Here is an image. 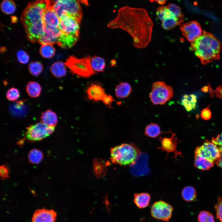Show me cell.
<instances>
[{"instance_id":"obj_1","label":"cell","mask_w":222,"mask_h":222,"mask_svg":"<svg viewBox=\"0 0 222 222\" xmlns=\"http://www.w3.org/2000/svg\"><path fill=\"white\" fill-rule=\"evenodd\" d=\"M153 26L145 9L125 6L118 10L117 16L109 23L107 27L125 31L132 37L134 46L143 48L150 42Z\"/></svg>"},{"instance_id":"obj_2","label":"cell","mask_w":222,"mask_h":222,"mask_svg":"<svg viewBox=\"0 0 222 222\" xmlns=\"http://www.w3.org/2000/svg\"><path fill=\"white\" fill-rule=\"evenodd\" d=\"M48 0L30 2L23 11L21 20L27 38L32 42H38L44 31L43 14L48 6Z\"/></svg>"},{"instance_id":"obj_3","label":"cell","mask_w":222,"mask_h":222,"mask_svg":"<svg viewBox=\"0 0 222 222\" xmlns=\"http://www.w3.org/2000/svg\"><path fill=\"white\" fill-rule=\"evenodd\" d=\"M191 49L201 62L205 64L219 57L221 44L212 34L204 32L191 43Z\"/></svg>"},{"instance_id":"obj_4","label":"cell","mask_w":222,"mask_h":222,"mask_svg":"<svg viewBox=\"0 0 222 222\" xmlns=\"http://www.w3.org/2000/svg\"><path fill=\"white\" fill-rule=\"evenodd\" d=\"M59 28L63 34L60 39V46L68 49L75 45L79 38L80 23L73 16L69 14L60 18Z\"/></svg>"},{"instance_id":"obj_5","label":"cell","mask_w":222,"mask_h":222,"mask_svg":"<svg viewBox=\"0 0 222 222\" xmlns=\"http://www.w3.org/2000/svg\"><path fill=\"white\" fill-rule=\"evenodd\" d=\"M111 159L113 163L122 166L135 164L140 154L139 149L133 143H123L111 150Z\"/></svg>"},{"instance_id":"obj_6","label":"cell","mask_w":222,"mask_h":222,"mask_svg":"<svg viewBox=\"0 0 222 222\" xmlns=\"http://www.w3.org/2000/svg\"><path fill=\"white\" fill-rule=\"evenodd\" d=\"M91 58L89 56L82 59L71 56L67 59L65 64L79 77L88 78L95 73L91 66Z\"/></svg>"},{"instance_id":"obj_7","label":"cell","mask_w":222,"mask_h":222,"mask_svg":"<svg viewBox=\"0 0 222 222\" xmlns=\"http://www.w3.org/2000/svg\"><path fill=\"white\" fill-rule=\"evenodd\" d=\"M52 8L59 18L62 15L68 14L73 16L81 23L83 16V12L79 1H54Z\"/></svg>"},{"instance_id":"obj_8","label":"cell","mask_w":222,"mask_h":222,"mask_svg":"<svg viewBox=\"0 0 222 222\" xmlns=\"http://www.w3.org/2000/svg\"><path fill=\"white\" fill-rule=\"evenodd\" d=\"M173 88L162 81L154 83L149 97L154 105H163L173 97Z\"/></svg>"},{"instance_id":"obj_9","label":"cell","mask_w":222,"mask_h":222,"mask_svg":"<svg viewBox=\"0 0 222 222\" xmlns=\"http://www.w3.org/2000/svg\"><path fill=\"white\" fill-rule=\"evenodd\" d=\"M54 130L55 127L39 122L27 128L26 137L30 141L40 140L50 135Z\"/></svg>"},{"instance_id":"obj_10","label":"cell","mask_w":222,"mask_h":222,"mask_svg":"<svg viewBox=\"0 0 222 222\" xmlns=\"http://www.w3.org/2000/svg\"><path fill=\"white\" fill-rule=\"evenodd\" d=\"M173 209L172 205L164 201L159 200L153 204L150 213L155 219L167 221L171 217Z\"/></svg>"},{"instance_id":"obj_11","label":"cell","mask_w":222,"mask_h":222,"mask_svg":"<svg viewBox=\"0 0 222 222\" xmlns=\"http://www.w3.org/2000/svg\"><path fill=\"white\" fill-rule=\"evenodd\" d=\"M195 154L202 156L214 163H215L220 156L217 145L212 141L208 140L205 141L202 145L196 148Z\"/></svg>"},{"instance_id":"obj_12","label":"cell","mask_w":222,"mask_h":222,"mask_svg":"<svg viewBox=\"0 0 222 222\" xmlns=\"http://www.w3.org/2000/svg\"><path fill=\"white\" fill-rule=\"evenodd\" d=\"M183 35L189 41L192 42L203 33L199 24L195 21L185 23L180 27Z\"/></svg>"},{"instance_id":"obj_13","label":"cell","mask_w":222,"mask_h":222,"mask_svg":"<svg viewBox=\"0 0 222 222\" xmlns=\"http://www.w3.org/2000/svg\"><path fill=\"white\" fill-rule=\"evenodd\" d=\"M172 133V135L170 138L162 137L159 138V141L161 144V146L158 147V149H161L162 151H165L167 153V157L168 154L169 153L173 152L175 153V158L176 160L177 156L180 155L183 157L181 153L178 151L177 150V144L178 143V139L175 137L176 134Z\"/></svg>"},{"instance_id":"obj_14","label":"cell","mask_w":222,"mask_h":222,"mask_svg":"<svg viewBox=\"0 0 222 222\" xmlns=\"http://www.w3.org/2000/svg\"><path fill=\"white\" fill-rule=\"evenodd\" d=\"M62 34L59 27L48 28L44 27L43 33L40 37L38 42L42 45L58 44Z\"/></svg>"},{"instance_id":"obj_15","label":"cell","mask_w":222,"mask_h":222,"mask_svg":"<svg viewBox=\"0 0 222 222\" xmlns=\"http://www.w3.org/2000/svg\"><path fill=\"white\" fill-rule=\"evenodd\" d=\"M43 18L44 27L49 28L59 27L60 18L54 12L49 0L48 6L43 12Z\"/></svg>"},{"instance_id":"obj_16","label":"cell","mask_w":222,"mask_h":222,"mask_svg":"<svg viewBox=\"0 0 222 222\" xmlns=\"http://www.w3.org/2000/svg\"><path fill=\"white\" fill-rule=\"evenodd\" d=\"M56 215L52 209H37L33 214L31 222H55Z\"/></svg>"},{"instance_id":"obj_17","label":"cell","mask_w":222,"mask_h":222,"mask_svg":"<svg viewBox=\"0 0 222 222\" xmlns=\"http://www.w3.org/2000/svg\"><path fill=\"white\" fill-rule=\"evenodd\" d=\"M88 98L96 101H102L105 94L104 88L100 86L92 84L87 90Z\"/></svg>"},{"instance_id":"obj_18","label":"cell","mask_w":222,"mask_h":222,"mask_svg":"<svg viewBox=\"0 0 222 222\" xmlns=\"http://www.w3.org/2000/svg\"><path fill=\"white\" fill-rule=\"evenodd\" d=\"M150 201V196L147 193L142 192L134 195V202L138 208L142 209L148 206Z\"/></svg>"},{"instance_id":"obj_19","label":"cell","mask_w":222,"mask_h":222,"mask_svg":"<svg viewBox=\"0 0 222 222\" xmlns=\"http://www.w3.org/2000/svg\"><path fill=\"white\" fill-rule=\"evenodd\" d=\"M40 119L42 122L49 126L55 127L58 122L56 114L50 109L42 113Z\"/></svg>"},{"instance_id":"obj_20","label":"cell","mask_w":222,"mask_h":222,"mask_svg":"<svg viewBox=\"0 0 222 222\" xmlns=\"http://www.w3.org/2000/svg\"><path fill=\"white\" fill-rule=\"evenodd\" d=\"M197 101V97L195 94H185L183 97L181 104L187 111L190 112L195 108Z\"/></svg>"},{"instance_id":"obj_21","label":"cell","mask_w":222,"mask_h":222,"mask_svg":"<svg viewBox=\"0 0 222 222\" xmlns=\"http://www.w3.org/2000/svg\"><path fill=\"white\" fill-rule=\"evenodd\" d=\"M194 165L199 169L205 171L208 170L212 167L214 162L208 160L202 156L195 154Z\"/></svg>"},{"instance_id":"obj_22","label":"cell","mask_w":222,"mask_h":222,"mask_svg":"<svg viewBox=\"0 0 222 222\" xmlns=\"http://www.w3.org/2000/svg\"><path fill=\"white\" fill-rule=\"evenodd\" d=\"M65 64L62 61L57 62L53 64L50 68L52 74L57 78L64 76L67 72Z\"/></svg>"},{"instance_id":"obj_23","label":"cell","mask_w":222,"mask_h":222,"mask_svg":"<svg viewBox=\"0 0 222 222\" xmlns=\"http://www.w3.org/2000/svg\"><path fill=\"white\" fill-rule=\"evenodd\" d=\"M131 91L130 85L125 82L121 83L116 86L115 92L117 97L122 98L128 96Z\"/></svg>"},{"instance_id":"obj_24","label":"cell","mask_w":222,"mask_h":222,"mask_svg":"<svg viewBox=\"0 0 222 222\" xmlns=\"http://www.w3.org/2000/svg\"><path fill=\"white\" fill-rule=\"evenodd\" d=\"M26 91L28 95L31 97H37L40 95L41 87L37 82L31 81L29 82L26 87Z\"/></svg>"},{"instance_id":"obj_25","label":"cell","mask_w":222,"mask_h":222,"mask_svg":"<svg viewBox=\"0 0 222 222\" xmlns=\"http://www.w3.org/2000/svg\"><path fill=\"white\" fill-rule=\"evenodd\" d=\"M181 195L184 201L187 202H191L195 199L196 197L197 193L194 187L187 186L182 189Z\"/></svg>"},{"instance_id":"obj_26","label":"cell","mask_w":222,"mask_h":222,"mask_svg":"<svg viewBox=\"0 0 222 222\" xmlns=\"http://www.w3.org/2000/svg\"><path fill=\"white\" fill-rule=\"evenodd\" d=\"M166 6L176 19L179 25L183 22L184 16L180 7L176 4L172 3L169 4Z\"/></svg>"},{"instance_id":"obj_27","label":"cell","mask_w":222,"mask_h":222,"mask_svg":"<svg viewBox=\"0 0 222 222\" xmlns=\"http://www.w3.org/2000/svg\"><path fill=\"white\" fill-rule=\"evenodd\" d=\"M161 132L159 126L155 123L148 125L145 129V135L151 138H155L159 136Z\"/></svg>"},{"instance_id":"obj_28","label":"cell","mask_w":222,"mask_h":222,"mask_svg":"<svg viewBox=\"0 0 222 222\" xmlns=\"http://www.w3.org/2000/svg\"><path fill=\"white\" fill-rule=\"evenodd\" d=\"M91 65L95 72H103L105 67V61L100 57L93 56L91 58Z\"/></svg>"},{"instance_id":"obj_29","label":"cell","mask_w":222,"mask_h":222,"mask_svg":"<svg viewBox=\"0 0 222 222\" xmlns=\"http://www.w3.org/2000/svg\"><path fill=\"white\" fill-rule=\"evenodd\" d=\"M16 5L12 0L3 1L1 4V9L3 12L7 14H13L16 10Z\"/></svg>"},{"instance_id":"obj_30","label":"cell","mask_w":222,"mask_h":222,"mask_svg":"<svg viewBox=\"0 0 222 222\" xmlns=\"http://www.w3.org/2000/svg\"><path fill=\"white\" fill-rule=\"evenodd\" d=\"M40 53L43 57L49 58L52 57L55 54V50L51 44L42 45L41 47Z\"/></svg>"},{"instance_id":"obj_31","label":"cell","mask_w":222,"mask_h":222,"mask_svg":"<svg viewBox=\"0 0 222 222\" xmlns=\"http://www.w3.org/2000/svg\"><path fill=\"white\" fill-rule=\"evenodd\" d=\"M28 69L30 73L33 76H37L43 71V66L39 62L33 61L29 64L28 65Z\"/></svg>"},{"instance_id":"obj_32","label":"cell","mask_w":222,"mask_h":222,"mask_svg":"<svg viewBox=\"0 0 222 222\" xmlns=\"http://www.w3.org/2000/svg\"><path fill=\"white\" fill-rule=\"evenodd\" d=\"M43 154L39 150L34 149L30 152L28 154V158L30 161L32 163L38 164L42 160Z\"/></svg>"},{"instance_id":"obj_33","label":"cell","mask_w":222,"mask_h":222,"mask_svg":"<svg viewBox=\"0 0 222 222\" xmlns=\"http://www.w3.org/2000/svg\"><path fill=\"white\" fill-rule=\"evenodd\" d=\"M199 222H215L213 215L207 211H201L198 216Z\"/></svg>"},{"instance_id":"obj_34","label":"cell","mask_w":222,"mask_h":222,"mask_svg":"<svg viewBox=\"0 0 222 222\" xmlns=\"http://www.w3.org/2000/svg\"><path fill=\"white\" fill-rule=\"evenodd\" d=\"M179 25L176 19L172 18L164 19L162 21L161 26L164 29L170 30Z\"/></svg>"},{"instance_id":"obj_35","label":"cell","mask_w":222,"mask_h":222,"mask_svg":"<svg viewBox=\"0 0 222 222\" xmlns=\"http://www.w3.org/2000/svg\"><path fill=\"white\" fill-rule=\"evenodd\" d=\"M6 96L9 100L14 101L19 98L20 93L17 88L12 87L7 90L6 93Z\"/></svg>"},{"instance_id":"obj_36","label":"cell","mask_w":222,"mask_h":222,"mask_svg":"<svg viewBox=\"0 0 222 222\" xmlns=\"http://www.w3.org/2000/svg\"><path fill=\"white\" fill-rule=\"evenodd\" d=\"M215 209L217 218L220 222H222V198L220 197H217Z\"/></svg>"},{"instance_id":"obj_37","label":"cell","mask_w":222,"mask_h":222,"mask_svg":"<svg viewBox=\"0 0 222 222\" xmlns=\"http://www.w3.org/2000/svg\"><path fill=\"white\" fill-rule=\"evenodd\" d=\"M18 60L23 64H27L29 60V56L28 54L23 50L18 51L17 53Z\"/></svg>"},{"instance_id":"obj_38","label":"cell","mask_w":222,"mask_h":222,"mask_svg":"<svg viewBox=\"0 0 222 222\" xmlns=\"http://www.w3.org/2000/svg\"><path fill=\"white\" fill-rule=\"evenodd\" d=\"M166 10L167 8L166 6H159L156 10V15L158 18L162 21L164 19V17Z\"/></svg>"},{"instance_id":"obj_39","label":"cell","mask_w":222,"mask_h":222,"mask_svg":"<svg viewBox=\"0 0 222 222\" xmlns=\"http://www.w3.org/2000/svg\"><path fill=\"white\" fill-rule=\"evenodd\" d=\"M102 101L109 108L111 107V105L112 102L115 101L111 95L107 94L105 95Z\"/></svg>"},{"instance_id":"obj_40","label":"cell","mask_w":222,"mask_h":222,"mask_svg":"<svg viewBox=\"0 0 222 222\" xmlns=\"http://www.w3.org/2000/svg\"><path fill=\"white\" fill-rule=\"evenodd\" d=\"M200 116L203 119L208 120L212 117V113L210 110L207 108L204 109L201 111Z\"/></svg>"},{"instance_id":"obj_41","label":"cell","mask_w":222,"mask_h":222,"mask_svg":"<svg viewBox=\"0 0 222 222\" xmlns=\"http://www.w3.org/2000/svg\"><path fill=\"white\" fill-rule=\"evenodd\" d=\"M212 141L216 145L222 146V133L212 138Z\"/></svg>"},{"instance_id":"obj_42","label":"cell","mask_w":222,"mask_h":222,"mask_svg":"<svg viewBox=\"0 0 222 222\" xmlns=\"http://www.w3.org/2000/svg\"><path fill=\"white\" fill-rule=\"evenodd\" d=\"M212 92L215 93L216 96L222 99V86H218L215 91H212Z\"/></svg>"},{"instance_id":"obj_43","label":"cell","mask_w":222,"mask_h":222,"mask_svg":"<svg viewBox=\"0 0 222 222\" xmlns=\"http://www.w3.org/2000/svg\"><path fill=\"white\" fill-rule=\"evenodd\" d=\"M215 163L218 166L222 168V156H220V158Z\"/></svg>"},{"instance_id":"obj_44","label":"cell","mask_w":222,"mask_h":222,"mask_svg":"<svg viewBox=\"0 0 222 222\" xmlns=\"http://www.w3.org/2000/svg\"><path fill=\"white\" fill-rule=\"evenodd\" d=\"M151 2H154V1L156 2L161 5H164L166 2V0H155V1H150Z\"/></svg>"},{"instance_id":"obj_45","label":"cell","mask_w":222,"mask_h":222,"mask_svg":"<svg viewBox=\"0 0 222 222\" xmlns=\"http://www.w3.org/2000/svg\"><path fill=\"white\" fill-rule=\"evenodd\" d=\"M209 88L208 86H205L202 88L201 90L202 92H207L208 91Z\"/></svg>"},{"instance_id":"obj_46","label":"cell","mask_w":222,"mask_h":222,"mask_svg":"<svg viewBox=\"0 0 222 222\" xmlns=\"http://www.w3.org/2000/svg\"><path fill=\"white\" fill-rule=\"evenodd\" d=\"M218 149L220 151V156H222V146H220Z\"/></svg>"}]
</instances>
